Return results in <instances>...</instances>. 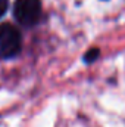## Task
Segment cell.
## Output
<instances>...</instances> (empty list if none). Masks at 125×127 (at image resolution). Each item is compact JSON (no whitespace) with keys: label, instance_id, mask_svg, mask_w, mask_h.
I'll return each instance as SVG.
<instances>
[{"label":"cell","instance_id":"obj_1","mask_svg":"<svg viewBox=\"0 0 125 127\" xmlns=\"http://www.w3.org/2000/svg\"><path fill=\"white\" fill-rule=\"evenodd\" d=\"M13 16L19 25L31 28L41 19V1L40 0H16L13 4Z\"/></svg>","mask_w":125,"mask_h":127},{"label":"cell","instance_id":"obj_2","mask_svg":"<svg viewBox=\"0 0 125 127\" xmlns=\"http://www.w3.org/2000/svg\"><path fill=\"white\" fill-rule=\"evenodd\" d=\"M22 49V38L18 28L10 24L0 25V58H15Z\"/></svg>","mask_w":125,"mask_h":127},{"label":"cell","instance_id":"obj_3","mask_svg":"<svg viewBox=\"0 0 125 127\" xmlns=\"http://www.w3.org/2000/svg\"><path fill=\"white\" fill-rule=\"evenodd\" d=\"M99 55H100V52H99L97 49H91V50H88V52L85 53L84 61H85V62H93V61H96V59L99 58Z\"/></svg>","mask_w":125,"mask_h":127},{"label":"cell","instance_id":"obj_4","mask_svg":"<svg viewBox=\"0 0 125 127\" xmlns=\"http://www.w3.org/2000/svg\"><path fill=\"white\" fill-rule=\"evenodd\" d=\"M7 6H9V0H0V16L4 15V12L7 10Z\"/></svg>","mask_w":125,"mask_h":127}]
</instances>
